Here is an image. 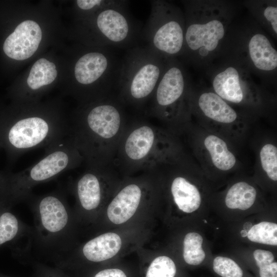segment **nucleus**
<instances>
[{"mask_svg":"<svg viewBox=\"0 0 277 277\" xmlns=\"http://www.w3.org/2000/svg\"><path fill=\"white\" fill-rule=\"evenodd\" d=\"M85 105L69 125L67 136L87 168L113 166L127 125L124 105L117 95L113 94Z\"/></svg>","mask_w":277,"mask_h":277,"instance_id":"nucleus-1","label":"nucleus"},{"mask_svg":"<svg viewBox=\"0 0 277 277\" xmlns=\"http://www.w3.org/2000/svg\"><path fill=\"white\" fill-rule=\"evenodd\" d=\"M185 21L181 58L206 69L219 56L238 7L232 1H183Z\"/></svg>","mask_w":277,"mask_h":277,"instance_id":"nucleus-2","label":"nucleus"},{"mask_svg":"<svg viewBox=\"0 0 277 277\" xmlns=\"http://www.w3.org/2000/svg\"><path fill=\"white\" fill-rule=\"evenodd\" d=\"M187 155L179 136L165 127L137 121L127 124L113 165L126 173L149 172L173 164Z\"/></svg>","mask_w":277,"mask_h":277,"instance_id":"nucleus-3","label":"nucleus"},{"mask_svg":"<svg viewBox=\"0 0 277 277\" xmlns=\"http://www.w3.org/2000/svg\"><path fill=\"white\" fill-rule=\"evenodd\" d=\"M211 89L234 108L258 120L274 111L275 97L236 63L217 57L205 69Z\"/></svg>","mask_w":277,"mask_h":277,"instance_id":"nucleus-4","label":"nucleus"},{"mask_svg":"<svg viewBox=\"0 0 277 277\" xmlns=\"http://www.w3.org/2000/svg\"><path fill=\"white\" fill-rule=\"evenodd\" d=\"M217 57L230 60L243 67L266 87L276 84L277 50L253 18L233 23Z\"/></svg>","mask_w":277,"mask_h":277,"instance_id":"nucleus-5","label":"nucleus"},{"mask_svg":"<svg viewBox=\"0 0 277 277\" xmlns=\"http://www.w3.org/2000/svg\"><path fill=\"white\" fill-rule=\"evenodd\" d=\"M83 160L72 140L67 136L46 149L45 156L25 170L0 179V205L10 207L31 197L32 189L62 173L79 166Z\"/></svg>","mask_w":277,"mask_h":277,"instance_id":"nucleus-6","label":"nucleus"},{"mask_svg":"<svg viewBox=\"0 0 277 277\" xmlns=\"http://www.w3.org/2000/svg\"><path fill=\"white\" fill-rule=\"evenodd\" d=\"M191 87L183 62L177 58L168 59L150 100L148 114L178 136L184 134L193 121L188 105Z\"/></svg>","mask_w":277,"mask_h":277,"instance_id":"nucleus-7","label":"nucleus"},{"mask_svg":"<svg viewBox=\"0 0 277 277\" xmlns=\"http://www.w3.org/2000/svg\"><path fill=\"white\" fill-rule=\"evenodd\" d=\"M188 105L196 124L225 138L238 148L246 142L256 120L232 107L210 88L197 90L192 86Z\"/></svg>","mask_w":277,"mask_h":277,"instance_id":"nucleus-8","label":"nucleus"},{"mask_svg":"<svg viewBox=\"0 0 277 277\" xmlns=\"http://www.w3.org/2000/svg\"><path fill=\"white\" fill-rule=\"evenodd\" d=\"M167 60L147 46L129 49L121 60L117 89L121 102L124 105L138 108L149 101Z\"/></svg>","mask_w":277,"mask_h":277,"instance_id":"nucleus-9","label":"nucleus"},{"mask_svg":"<svg viewBox=\"0 0 277 277\" xmlns=\"http://www.w3.org/2000/svg\"><path fill=\"white\" fill-rule=\"evenodd\" d=\"M32 242L46 254L65 255L69 243L71 216L65 196L54 191L33 200Z\"/></svg>","mask_w":277,"mask_h":277,"instance_id":"nucleus-10","label":"nucleus"},{"mask_svg":"<svg viewBox=\"0 0 277 277\" xmlns=\"http://www.w3.org/2000/svg\"><path fill=\"white\" fill-rule=\"evenodd\" d=\"M151 11L141 36L147 46L168 60L181 57L184 50L185 21L184 12L172 3L150 1Z\"/></svg>","mask_w":277,"mask_h":277,"instance_id":"nucleus-11","label":"nucleus"},{"mask_svg":"<svg viewBox=\"0 0 277 277\" xmlns=\"http://www.w3.org/2000/svg\"><path fill=\"white\" fill-rule=\"evenodd\" d=\"M5 129V143L17 154L48 149L68 135L69 125L60 117L44 112H24Z\"/></svg>","mask_w":277,"mask_h":277,"instance_id":"nucleus-12","label":"nucleus"},{"mask_svg":"<svg viewBox=\"0 0 277 277\" xmlns=\"http://www.w3.org/2000/svg\"><path fill=\"white\" fill-rule=\"evenodd\" d=\"M121 68L120 60L110 50L102 47L100 50L87 52L76 62L74 74L76 81L86 89L84 102L92 103L113 94L117 89Z\"/></svg>","mask_w":277,"mask_h":277,"instance_id":"nucleus-13","label":"nucleus"},{"mask_svg":"<svg viewBox=\"0 0 277 277\" xmlns=\"http://www.w3.org/2000/svg\"><path fill=\"white\" fill-rule=\"evenodd\" d=\"M184 135L203 173L222 174L242 168L238 148L222 136L193 121Z\"/></svg>","mask_w":277,"mask_h":277,"instance_id":"nucleus-14","label":"nucleus"},{"mask_svg":"<svg viewBox=\"0 0 277 277\" xmlns=\"http://www.w3.org/2000/svg\"><path fill=\"white\" fill-rule=\"evenodd\" d=\"M112 168H87L77 180L75 192L81 209L91 212L98 208L103 201L105 186L112 176Z\"/></svg>","mask_w":277,"mask_h":277,"instance_id":"nucleus-15","label":"nucleus"},{"mask_svg":"<svg viewBox=\"0 0 277 277\" xmlns=\"http://www.w3.org/2000/svg\"><path fill=\"white\" fill-rule=\"evenodd\" d=\"M42 37L41 29L36 22L31 20L24 21L6 39L3 50L12 59L26 60L35 52Z\"/></svg>","mask_w":277,"mask_h":277,"instance_id":"nucleus-16","label":"nucleus"},{"mask_svg":"<svg viewBox=\"0 0 277 277\" xmlns=\"http://www.w3.org/2000/svg\"><path fill=\"white\" fill-rule=\"evenodd\" d=\"M141 184L139 181L130 182L117 192L107 209L108 217L111 222L121 224L135 213L144 195Z\"/></svg>","mask_w":277,"mask_h":277,"instance_id":"nucleus-17","label":"nucleus"},{"mask_svg":"<svg viewBox=\"0 0 277 277\" xmlns=\"http://www.w3.org/2000/svg\"><path fill=\"white\" fill-rule=\"evenodd\" d=\"M255 171L269 180L277 181V145L274 138L270 135L261 136L254 145Z\"/></svg>","mask_w":277,"mask_h":277,"instance_id":"nucleus-18","label":"nucleus"},{"mask_svg":"<svg viewBox=\"0 0 277 277\" xmlns=\"http://www.w3.org/2000/svg\"><path fill=\"white\" fill-rule=\"evenodd\" d=\"M122 246L120 236L115 233L108 232L95 237L83 246L81 252L87 260L100 262L108 260L119 251Z\"/></svg>","mask_w":277,"mask_h":277,"instance_id":"nucleus-19","label":"nucleus"},{"mask_svg":"<svg viewBox=\"0 0 277 277\" xmlns=\"http://www.w3.org/2000/svg\"><path fill=\"white\" fill-rule=\"evenodd\" d=\"M253 19L274 39H277V1L248 0L242 2Z\"/></svg>","mask_w":277,"mask_h":277,"instance_id":"nucleus-20","label":"nucleus"},{"mask_svg":"<svg viewBox=\"0 0 277 277\" xmlns=\"http://www.w3.org/2000/svg\"><path fill=\"white\" fill-rule=\"evenodd\" d=\"M25 236L30 238L32 241V229L22 222L9 208L0 205V247Z\"/></svg>","mask_w":277,"mask_h":277,"instance_id":"nucleus-21","label":"nucleus"},{"mask_svg":"<svg viewBox=\"0 0 277 277\" xmlns=\"http://www.w3.org/2000/svg\"><path fill=\"white\" fill-rule=\"evenodd\" d=\"M257 191L254 186L241 181L234 183L227 190L225 197L226 206L230 209L245 210L254 203Z\"/></svg>","mask_w":277,"mask_h":277,"instance_id":"nucleus-22","label":"nucleus"},{"mask_svg":"<svg viewBox=\"0 0 277 277\" xmlns=\"http://www.w3.org/2000/svg\"><path fill=\"white\" fill-rule=\"evenodd\" d=\"M57 76L55 65L47 60L42 58L32 66L27 80L30 89L36 90L52 83Z\"/></svg>","mask_w":277,"mask_h":277,"instance_id":"nucleus-23","label":"nucleus"},{"mask_svg":"<svg viewBox=\"0 0 277 277\" xmlns=\"http://www.w3.org/2000/svg\"><path fill=\"white\" fill-rule=\"evenodd\" d=\"M203 238L196 232H190L184 240L183 257L185 261L191 265L200 264L205 258L202 249Z\"/></svg>","mask_w":277,"mask_h":277,"instance_id":"nucleus-24","label":"nucleus"},{"mask_svg":"<svg viewBox=\"0 0 277 277\" xmlns=\"http://www.w3.org/2000/svg\"><path fill=\"white\" fill-rule=\"evenodd\" d=\"M247 236L253 242L276 246L277 224L269 222H262L252 226L248 231Z\"/></svg>","mask_w":277,"mask_h":277,"instance_id":"nucleus-25","label":"nucleus"},{"mask_svg":"<svg viewBox=\"0 0 277 277\" xmlns=\"http://www.w3.org/2000/svg\"><path fill=\"white\" fill-rule=\"evenodd\" d=\"M176 271L175 265L170 258L160 256L151 262L145 277H174Z\"/></svg>","mask_w":277,"mask_h":277,"instance_id":"nucleus-26","label":"nucleus"},{"mask_svg":"<svg viewBox=\"0 0 277 277\" xmlns=\"http://www.w3.org/2000/svg\"><path fill=\"white\" fill-rule=\"evenodd\" d=\"M213 269L222 277H242L243 271L232 259L223 256L215 258L213 262Z\"/></svg>","mask_w":277,"mask_h":277,"instance_id":"nucleus-27","label":"nucleus"},{"mask_svg":"<svg viewBox=\"0 0 277 277\" xmlns=\"http://www.w3.org/2000/svg\"><path fill=\"white\" fill-rule=\"evenodd\" d=\"M253 256L259 268L271 264L274 260L272 253L268 250H255L253 252Z\"/></svg>","mask_w":277,"mask_h":277,"instance_id":"nucleus-28","label":"nucleus"},{"mask_svg":"<svg viewBox=\"0 0 277 277\" xmlns=\"http://www.w3.org/2000/svg\"><path fill=\"white\" fill-rule=\"evenodd\" d=\"M261 277H277V263L272 262L270 264L259 268Z\"/></svg>","mask_w":277,"mask_h":277,"instance_id":"nucleus-29","label":"nucleus"},{"mask_svg":"<svg viewBox=\"0 0 277 277\" xmlns=\"http://www.w3.org/2000/svg\"><path fill=\"white\" fill-rule=\"evenodd\" d=\"M94 277H127L125 273L117 268L106 269L97 272Z\"/></svg>","mask_w":277,"mask_h":277,"instance_id":"nucleus-30","label":"nucleus"},{"mask_svg":"<svg viewBox=\"0 0 277 277\" xmlns=\"http://www.w3.org/2000/svg\"><path fill=\"white\" fill-rule=\"evenodd\" d=\"M252 227V223L250 222H247L244 225V230H245L247 232Z\"/></svg>","mask_w":277,"mask_h":277,"instance_id":"nucleus-31","label":"nucleus"},{"mask_svg":"<svg viewBox=\"0 0 277 277\" xmlns=\"http://www.w3.org/2000/svg\"><path fill=\"white\" fill-rule=\"evenodd\" d=\"M247 231L245 230H242L241 231V235L242 237L245 238L247 235Z\"/></svg>","mask_w":277,"mask_h":277,"instance_id":"nucleus-32","label":"nucleus"},{"mask_svg":"<svg viewBox=\"0 0 277 277\" xmlns=\"http://www.w3.org/2000/svg\"><path fill=\"white\" fill-rule=\"evenodd\" d=\"M203 221H204V223H207V221H206V220H204Z\"/></svg>","mask_w":277,"mask_h":277,"instance_id":"nucleus-33","label":"nucleus"}]
</instances>
